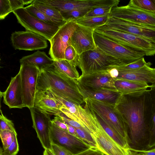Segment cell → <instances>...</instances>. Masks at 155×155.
<instances>
[{"mask_svg":"<svg viewBox=\"0 0 155 155\" xmlns=\"http://www.w3.org/2000/svg\"><path fill=\"white\" fill-rule=\"evenodd\" d=\"M115 107L126 124L130 148L134 151L149 149L152 110L149 89L122 95Z\"/></svg>","mask_w":155,"mask_h":155,"instance_id":"obj_1","label":"cell"},{"mask_svg":"<svg viewBox=\"0 0 155 155\" xmlns=\"http://www.w3.org/2000/svg\"><path fill=\"white\" fill-rule=\"evenodd\" d=\"M77 81L61 73L53 65L40 70L37 80V90H48L78 105L85 103Z\"/></svg>","mask_w":155,"mask_h":155,"instance_id":"obj_2","label":"cell"},{"mask_svg":"<svg viewBox=\"0 0 155 155\" xmlns=\"http://www.w3.org/2000/svg\"><path fill=\"white\" fill-rule=\"evenodd\" d=\"M94 31L105 37L134 51L143 53L145 56L155 54V44L144 38L113 29L105 25Z\"/></svg>","mask_w":155,"mask_h":155,"instance_id":"obj_3","label":"cell"},{"mask_svg":"<svg viewBox=\"0 0 155 155\" xmlns=\"http://www.w3.org/2000/svg\"><path fill=\"white\" fill-rule=\"evenodd\" d=\"M49 92L59 104L60 111L66 117L80 124L92 134L97 133L100 123L93 112L87 105L85 104L83 108L81 105L74 104Z\"/></svg>","mask_w":155,"mask_h":155,"instance_id":"obj_4","label":"cell"},{"mask_svg":"<svg viewBox=\"0 0 155 155\" xmlns=\"http://www.w3.org/2000/svg\"><path fill=\"white\" fill-rule=\"evenodd\" d=\"M124 66L119 60L97 48L79 55L78 67L81 71V75L84 76Z\"/></svg>","mask_w":155,"mask_h":155,"instance_id":"obj_5","label":"cell"},{"mask_svg":"<svg viewBox=\"0 0 155 155\" xmlns=\"http://www.w3.org/2000/svg\"><path fill=\"white\" fill-rule=\"evenodd\" d=\"M84 101L85 104L128 143L126 124L121 115L115 108V105L89 98L84 99Z\"/></svg>","mask_w":155,"mask_h":155,"instance_id":"obj_6","label":"cell"},{"mask_svg":"<svg viewBox=\"0 0 155 155\" xmlns=\"http://www.w3.org/2000/svg\"><path fill=\"white\" fill-rule=\"evenodd\" d=\"M94 38L97 48L107 54L117 59L124 66L145 56L143 53L130 49L95 31Z\"/></svg>","mask_w":155,"mask_h":155,"instance_id":"obj_7","label":"cell"},{"mask_svg":"<svg viewBox=\"0 0 155 155\" xmlns=\"http://www.w3.org/2000/svg\"><path fill=\"white\" fill-rule=\"evenodd\" d=\"M13 13L18 23L26 31L40 35L49 41L61 26L48 24L39 20L31 14L25 7L16 9Z\"/></svg>","mask_w":155,"mask_h":155,"instance_id":"obj_8","label":"cell"},{"mask_svg":"<svg viewBox=\"0 0 155 155\" xmlns=\"http://www.w3.org/2000/svg\"><path fill=\"white\" fill-rule=\"evenodd\" d=\"M79 26L74 20L66 21L61 25L49 42V54L54 60L64 59V51L69 40Z\"/></svg>","mask_w":155,"mask_h":155,"instance_id":"obj_9","label":"cell"},{"mask_svg":"<svg viewBox=\"0 0 155 155\" xmlns=\"http://www.w3.org/2000/svg\"><path fill=\"white\" fill-rule=\"evenodd\" d=\"M19 71L24 103L25 107L29 109L34 107L37 78L40 70L33 64L24 63L21 64Z\"/></svg>","mask_w":155,"mask_h":155,"instance_id":"obj_10","label":"cell"},{"mask_svg":"<svg viewBox=\"0 0 155 155\" xmlns=\"http://www.w3.org/2000/svg\"><path fill=\"white\" fill-rule=\"evenodd\" d=\"M110 16L155 27V11H147L134 5L130 1L126 6L112 8Z\"/></svg>","mask_w":155,"mask_h":155,"instance_id":"obj_11","label":"cell"},{"mask_svg":"<svg viewBox=\"0 0 155 155\" xmlns=\"http://www.w3.org/2000/svg\"><path fill=\"white\" fill-rule=\"evenodd\" d=\"M104 25L116 30L142 37L155 44V27L110 16Z\"/></svg>","mask_w":155,"mask_h":155,"instance_id":"obj_12","label":"cell"},{"mask_svg":"<svg viewBox=\"0 0 155 155\" xmlns=\"http://www.w3.org/2000/svg\"><path fill=\"white\" fill-rule=\"evenodd\" d=\"M50 137L52 144L64 148L75 155L90 148L77 137L52 123Z\"/></svg>","mask_w":155,"mask_h":155,"instance_id":"obj_13","label":"cell"},{"mask_svg":"<svg viewBox=\"0 0 155 155\" xmlns=\"http://www.w3.org/2000/svg\"><path fill=\"white\" fill-rule=\"evenodd\" d=\"M33 122L32 127L45 149H51L50 131L52 123L50 115L33 107L29 108Z\"/></svg>","mask_w":155,"mask_h":155,"instance_id":"obj_14","label":"cell"},{"mask_svg":"<svg viewBox=\"0 0 155 155\" xmlns=\"http://www.w3.org/2000/svg\"><path fill=\"white\" fill-rule=\"evenodd\" d=\"M12 45L15 49L33 51L46 48L47 40L33 32L26 31H17L11 35Z\"/></svg>","mask_w":155,"mask_h":155,"instance_id":"obj_15","label":"cell"},{"mask_svg":"<svg viewBox=\"0 0 155 155\" xmlns=\"http://www.w3.org/2000/svg\"><path fill=\"white\" fill-rule=\"evenodd\" d=\"M108 71L80 75L77 82L84 87L88 89L117 91L114 85L115 80L110 76Z\"/></svg>","mask_w":155,"mask_h":155,"instance_id":"obj_16","label":"cell"},{"mask_svg":"<svg viewBox=\"0 0 155 155\" xmlns=\"http://www.w3.org/2000/svg\"><path fill=\"white\" fill-rule=\"evenodd\" d=\"M94 31L91 28L79 25L74 33L69 44L73 47L79 55L97 48L94 38Z\"/></svg>","mask_w":155,"mask_h":155,"instance_id":"obj_17","label":"cell"},{"mask_svg":"<svg viewBox=\"0 0 155 155\" xmlns=\"http://www.w3.org/2000/svg\"><path fill=\"white\" fill-rule=\"evenodd\" d=\"M3 102L9 108L21 109L25 107L23 101L19 71L14 77H12L9 85L3 92H0Z\"/></svg>","mask_w":155,"mask_h":155,"instance_id":"obj_18","label":"cell"},{"mask_svg":"<svg viewBox=\"0 0 155 155\" xmlns=\"http://www.w3.org/2000/svg\"><path fill=\"white\" fill-rule=\"evenodd\" d=\"M150 62L143 67L132 70L118 69L116 79H124L145 83L151 87H155V70L151 67Z\"/></svg>","mask_w":155,"mask_h":155,"instance_id":"obj_19","label":"cell"},{"mask_svg":"<svg viewBox=\"0 0 155 155\" xmlns=\"http://www.w3.org/2000/svg\"><path fill=\"white\" fill-rule=\"evenodd\" d=\"M97 148L106 155H128V150L120 146L106 133L100 124L97 133L92 134Z\"/></svg>","mask_w":155,"mask_h":155,"instance_id":"obj_20","label":"cell"},{"mask_svg":"<svg viewBox=\"0 0 155 155\" xmlns=\"http://www.w3.org/2000/svg\"><path fill=\"white\" fill-rule=\"evenodd\" d=\"M33 107L50 115L56 116L61 112L59 104L48 90H37Z\"/></svg>","mask_w":155,"mask_h":155,"instance_id":"obj_21","label":"cell"},{"mask_svg":"<svg viewBox=\"0 0 155 155\" xmlns=\"http://www.w3.org/2000/svg\"><path fill=\"white\" fill-rule=\"evenodd\" d=\"M80 93L84 99L89 98L115 105L122 95L117 91L107 90H94L85 88L77 82Z\"/></svg>","mask_w":155,"mask_h":155,"instance_id":"obj_22","label":"cell"},{"mask_svg":"<svg viewBox=\"0 0 155 155\" xmlns=\"http://www.w3.org/2000/svg\"><path fill=\"white\" fill-rule=\"evenodd\" d=\"M114 85L117 91L122 95L141 92L151 87L144 82L124 79L115 80Z\"/></svg>","mask_w":155,"mask_h":155,"instance_id":"obj_23","label":"cell"},{"mask_svg":"<svg viewBox=\"0 0 155 155\" xmlns=\"http://www.w3.org/2000/svg\"><path fill=\"white\" fill-rule=\"evenodd\" d=\"M19 62L20 64L28 63L33 64L40 71L53 65L54 60L49 58L44 52L38 51L32 54L23 57Z\"/></svg>","mask_w":155,"mask_h":155,"instance_id":"obj_24","label":"cell"},{"mask_svg":"<svg viewBox=\"0 0 155 155\" xmlns=\"http://www.w3.org/2000/svg\"><path fill=\"white\" fill-rule=\"evenodd\" d=\"M53 65L59 72L71 79L77 81L80 77L76 67L65 59L54 61Z\"/></svg>","mask_w":155,"mask_h":155,"instance_id":"obj_25","label":"cell"},{"mask_svg":"<svg viewBox=\"0 0 155 155\" xmlns=\"http://www.w3.org/2000/svg\"><path fill=\"white\" fill-rule=\"evenodd\" d=\"M86 104L93 112L99 122L109 136L122 147L126 150H129L130 147L127 141L117 132L109 126L98 115Z\"/></svg>","mask_w":155,"mask_h":155,"instance_id":"obj_26","label":"cell"},{"mask_svg":"<svg viewBox=\"0 0 155 155\" xmlns=\"http://www.w3.org/2000/svg\"><path fill=\"white\" fill-rule=\"evenodd\" d=\"M109 14L98 17H83L75 21L79 25L95 30L104 25L109 17Z\"/></svg>","mask_w":155,"mask_h":155,"instance_id":"obj_27","label":"cell"},{"mask_svg":"<svg viewBox=\"0 0 155 155\" xmlns=\"http://www.w3.org/2000/svg\"><path fill=\"white\" fill-rule=\"evenodd\" d=\"M152 105V117L150 129L149 148L155 147V87L149 89Z\"/></svg>","mask_w":155,"mask_h":155,"instance_id":"obj_28","label":"cell"},{"mask_svg":"<svg viewBox=\"0 0 155 155\" xmlns=\"http://www.w3.org/2000/svg\"><path fill=\"white\" fill-rule=\"evenodd\" d=\"M31 4L50 18L61 22L66 21L61 12L53 8L38 2L36 0H34Z\"/></svg>","mask_w":155,"mask_h":155,"instance_id":"obj_29","label":"cell"},{"mask_svg":"<svg viewBox=\"0 0 155 155\" xmlns=\"http://www.w3.org/2000/svg\"><path fill=\"white\" fill-rule=\"evenodd\" d=\"M25 8L34 16L46 23L61 26L66 22H61L50 18L32 4L25 7Z\"/></svg>","mask_w":155,"mask_h":155,"instance_id":"obj_30","label":"cell"},{"mask_svg":"<svg viewBox=\"0 0 155 155\" xmlns=\"http://www.w3.org/2000/svg\"><path fill=\"white\" fill-rule=\"evenodd\" d=\"M74 128L76 130V137L90 148H97L96 143L89 132L84 128Z\"/></svg>","mask_w":155,"mask_h":155,"instance_id":"obj_31","label":"cell"},{"mask_svg":"<svg viewBox=\"0 0 155 155\" xmlns=\"http://www.w3.org/2000/svg\"><path fill=\"white\" fill-rule=\"evenodd\" d=\"M92 9L84 8L74 10L61 13L65 21L71 20L76 21L84 17Z\"/></svg>","mask_w":155,"mask_h":155,"instance_id":"obj_32","label":"cell"},{"mask_svg":"<svg viewBox=\"0 0 155 155\" xmlns=\"http://www.w3.org/2000/svg\"><path fill=\"white\" fill-rule=\"evenodd\" d=\"M117 5L116 4L109 5L93 8L84 17L101 16L110 14L112 8Z\"/></svg>","mask_w":155,"mask_h":155,"instance_id":"obj_33","label":"cell"},{"mask_svg":"<svg viewBox=\"0 0 155 155\" xmlns=\"http://www.w3.org/2000/svg\"><path fill=\"white\" fill-rule=\"evenodd\" d=\"M16 135L13 132L9 130H0V136L5 150L13 142Z\"/></svg>","mask_w":155,"mask_h":155,"instance_id":"obj_34","label":"cell"},{"mask_svg":"<svg viewBox=\"0 0 155 155\" xmlns=\"http://www.w3.org/2000/svg\"><path fill=\"white\" fill-rule=\"evenodd\" d=\"M64 57L65 60L68 61L76 67H78L79 55L71 46L69 45L66 48Z\"/></svg>","mask_w":155,"mask_h":155,"instance_id":"obj_35","label":"cell"},{"mask_svg":"<svg viewBox=\"0 0 155 155\" xmlns=\"http://www.w3.org/2000/svg\"><path fill=\"white\" fill-rule=\"evenodd\" d=\"M135 5L144 10L155 11V0H130Z\"/></svg>","mask_w":155,"mask_h":155,"instance_id":"obj_36","label":"cell"},{"mask_svg":"<svg viewBox=\"0 0 155 155\" xmlns=\"http://www.w3.org/2000/svg\"><path fill=\"white\" fill-rule=\"evenodd\" d=\"M0 115V130H9L17 135L12 121L8 119L3 114L1 110Z\"/></svg>","mask_w":155,"mask_h":155,"instance_id":"obj_37","label":"cell"},{"mask_svg":"<svg viewBox=\"0 0 155 155\" xmlns=\"http://www.w3.org/2000/svg\"><path fill=\"white\" fill-rule=\"evenodd\" d=\"M0 19L3 20L12 11L9 0H0Z\"/></svg>","mask_w":155,"mask_h":155,"instance_id":"obj_38","label":"cell"},{"mask_svg":"<svg viewBox=\"0 0 155 155\" xmlns=\"http://www.w3.org/2000/svg\"><path fill=\"white\" fill-rule=\"evenodd\" d=\"M147 63L144 57L140 58L137 61L127 65L116 68L118 69L132 70L137 69L144 67Z\"/></svg>","mask_w":155,"mask_h":155,"instance_id":"obj_39","label":"cell"},{"mask_svg":"<svg viewBox=\"0 0 155 155\" xmlns=\"http://www.w3.org/2000/svg\"><path fill=\"white\" fill-rule=\"evenodd\" d=\"M16 135L14 141L7 148L4 150V155H16L19 150V145Z\"/></svg>","mask_w":155,"mask_h":155,"instance_id":"obj_40","label":"cell"},{"mask_svg":"<svg viewBox=\"0 0 155 155\" xmlns=\"http://www.w3.org/2000/svg\"><path fill=\"white\" fill-rule=\"evenodd\" d=\"M34 0H9L13 12L18 9L24 8L25 5L31 4Z\"/></svg>","mask_w":155,"mask_h":155,"instance_id":"obj_41","label":"cell"},{"mask_svg":"<svg viewBox=\"0 0 155 155\" xmlns=\"http://www.w3.org/2000/svg\"><path fill=\"white\" fill-rule=\"evenodd\" d=\"M51 150L54 155H75L65 148L54 144H51Z\"/></svg>","mask_w":155,"mask_h":155,"instance_id":"obj_42","label":"cell"},{"mask_svg":"<svg viewBox=\"0 0 155 155\" xmlns=\"http://www.w3.org/2000/svg\"><path fill=\"white\" fill-rule=\"evenodd\" d=\"M52 123L59 128L68 132V127L61 118L58 116H55L54 118L51 120Z\"/></svg>","mask_w":155,"mask_h":155,"instance_id":"obj_43","label":"cell"},{"mask_svg":"<svg viewBox=\"0 0 155 155\" xmlns=\"http://www.w3.org/2000/svg\"><path fill=\"white\" fill-rule=\"evenodd\" d=\"M76 155H104L97 148H90Z\"/></svg>","mask_w":155,"mask_h":155,"instance_id":"obj_44","label":"cell"},{"mask_svg":"<svg viewBox=\"0 0 155 155\" xmlns=\"http://www.w3.org/2000/svg\"><path fill=\"white\" fill-rule=\"evenodd\" d=\"M135 151L142 155H155V148L154 147L146 150Z\"/></svg>","mask_w":155,"mask_h":155,"instance_id":"obj_45","label":"cell"},{"mask_svg":"<svg viewBox=\"0 0 155 155\" xmlns=\"http://www.w3.org/2000/svg\"><path fill=\"white\" fill-rule=\"evenodd\" d=\"M108 72L110 76L115 80L118 75V71L116 68H114L109 70Z\"/></svg>","mask_w":155,"mask_h":155,"instance_id":"obj_46","label":"cell"},{"mask_svg":"<svg viewBox=\"0 0 155 155\" xmlns=\"http://www.w3.org/2000/svg\"><path fill=\"white\" fill-rule=\"evenodd\" d=\"M66 124L68 127V132L70 134L76 137V132L75 128L68 124Z\"/></svg>","mask_w":155,"mask_h":155,"instance_id":"obj_47","label":"cell"},{"mask_svg":"<svg viewBox=\"0 0 155 155\" xmlns=\"http://www.w3.org/2000/svg\"><path fill=\"white\" fill-rule=\"evenodd\" d=\"M128 155H142L137 152L132 150L130 148L128 150Z\"/></svg>","mask_w":155,"mask_h":155,"instance_id":"obj_48","label":"cell"},{"mask_svg":"<svg viewBox=\"0 0 155 155\" xmlns=\"http://www.w3.org/2000/svg\"><path fill=\"white\" fill-rule=\"evenodd\" d=\"M43 155H54L51 150L45 149L43 152Z\"/></svg>","mask_w":155,"mask_h":155,"instance_id":"obj_49","label":"cell"},{"mask_svg":"<svg viewBox=\"0 0 155 155\" xmlns=\"http://www.w3.org/2000/svg\"><path fill=\"white\" fill-rule=\"evenodd\" d=\"M3 151H4V150H3V148H2L1 147H0V155H4Z\"/></svg>","mask_w":155,"mask_h":155,"instance_id":"obj_50","label":"cell"},{"mask_svg":"<svg viewBox=\"0 0 155 155\" xmlns=\"http://www.w3.org/2000/svg\"><path fill=\"white\" fill-rule=\"evenodd\" d=\"M154 147L155 148V147Z\"/></svg>","mask_w":155,"mask_h":155,"instance_id":"obj_51","label":"cell"},{"mask_svg":"<svg viewBox=\"0 0 155 155\" xmlns=\"http://www.w3.org/2000/svg\"><path fill=\"white\" fill-rule=\"evenodd\" d=\"M154 69H155V68H154Z\"/></svg>","mask_w":155,"mask_h":155,"instance_id":"obj_52","label":"cell"}]
</instances>
